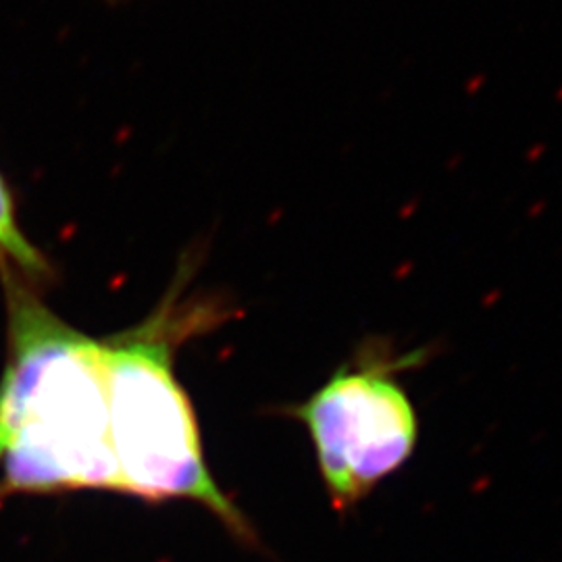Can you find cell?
I'll list each match as a JSON object with an SVG mask.
<instances>
[{
    "label": "cell",
    "mask_w": 562,
    "mask_h": 562,
    "mask_svg": "<svg viewBox=\"0 0 562 562\" xmlns=\"http://www.w3.org/2000/svg\"><path fill=\"white\" fill-rule=\"evenodd\" d=\"M9 357L0 378V501L120 492L109 436L102 340L57 317L30 281L0 273Z\"/></svg>",
    "instance_id": "obj_1"
},
{
    "label": "cell",
    "mask_w": 562,
    "mask_h": 562,
    "mask_svg": "<svg viewBox=\"0 0 562 562\" xmlns=\"http://www.w3.org/2000/svg\"><path fill=\"white\" fill-rule=\"evenodd\" d=\"M220 322V306L183 301L176 285L146 322L102 340L109 436L121 494L202 504L241 543L259 546L252 522L204 462L194 408L176 375L181 341Z\"/></svg>",
    "instance_id": "obj_2"
},
{
    "label": "cell",
    "mask_w": 562,
    "mask_h": 562,
    "mask_svg": "<svg viewBox=\"0 0 562 562\" xmlns=\"http://www.w3.org/2000/svg\"><path fill=\"white\" fill-rule=\"evenodd\" d=\"M427 350L396 352L392 341L357 346L322 387L283 413L306 427L331 506L346 515L413 457L419 419L398 375Z\"/></svg>",
    "instance_id": "obj_3"
},
{
    "label": "cell",
    "mask_w": 562,
    "mask_h": 562,
    "mask_svg": "<svg viewBox=\"0 0 562 562\" xmlns=\"http://www.w3.org/2000/svg\"><path fill=\"white\" fill-rule=\"evenodd\" d=\"M2 271L15 273L32 283L53 278V269L44 255L23 236L11 192L0 176V273Z\"/></svg>",
    "instance_id": "obj_4"
}]
</instances>
